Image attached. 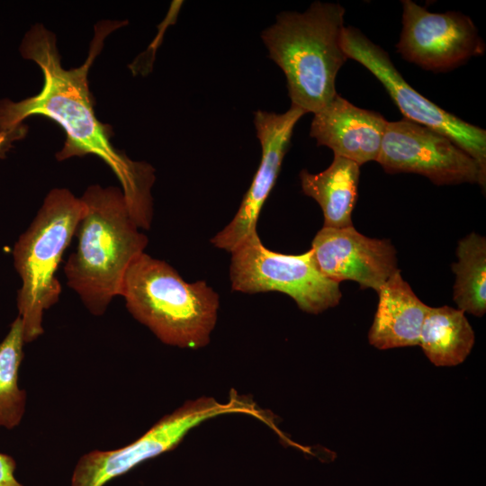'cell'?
I'll list each match as a JSON object with an SVG mask.
<instances>
[{
	"label": "cell",
	"instance_id": "6da1fadb",
	"mask_svg": "<svg viewBox=\"0 0 486 486\" xmlns=\"http://www.w3.org/2000/svg\"><path fill=\"white\" fill-rule=\"evenodd\" d=\"M122 23L106 21L96 25L86 61L71 69L61 65L54 33L42 24L32 26L20 50L23 58L40 66L43 86L38 94L30 98L17 103L8 99L0 102V132L21 127L22 122L32 115L55 121L67 136L63 148L56 155L58 160L88 154L104 160L122 184L132 219L140 229L148 230L153 215L150 190L155 181L154 168L148 163L130 160L112 146L111 127L95 116L87 81L89 69L105 37Z\"/></svg>",
	"mask_w": 486,
	"mask_h": 486
},
{
	"label": "cell",
	"instance_id": "7a4b0ae2",
	"mask_svg": "<svg viewBox=\"0 0 486 486\" xmlns=\"http://www.w3.org/2000/svg\"><path fill=\"white\" fill-rule=\"evenodd\" d=\"M80 199L83 214L75 234L77 245L64 272L68 285L86 309L101 316L121 295L127 269L144 253L148 240L140 232L120 189L94 184Z\"/></svg>",
	"mask_w": 486,
	"mask_h": 486
},
{
	"label": "cell",
	"instance_id": "3957f363",
	"mask_svg": "<svg viewBox=\"0 0 486 486\" xmlns=\"http://www.w3.org/2000/svg\"><path fill=\"white\" fill-rule=\"evenodd\" d=\"M345 9L316 1L302 12H282L261 33L269 58L283 70L292 106L315 113L338 93L336 77L348 59L341 39Z\"/></svg>",
	"mask_w": 486,
	"mask_h": 486
},
{
	"label": "cell",
	"instance_id": "277c9868",
	"mask_svg": "<svg viewBox=\"0 0 486 486\" xmlns=\"http://www.w3.org/2000/svg\"><path fill=\"white\" fill-rule=\"evenodd\" d=\"M121 296L163 343L196 349L210 342L220 301L205 281L187 283L166 262L144 252L127 269Z\"/></svg>",
	"mask_w": 486,
	"mask_h": 486
},
{
	"label": "cell",
	"instance_id": "5b68a950",
	"mask_svg": "<svg viewBox=\"0 0 486 486\" xmlns=\"http://www.w3.org/2000/svg\"><path fill=\"white\" fill-rule=\"evenodd\" d=\"M82 214L80 198L67 189H53L14 245V267L22 279L16 302L25 343L42 335L43 313L59 299L56 272Z\"/></svg>",
	"mask_w": 486,
	"mask_h": 486
},
{
	"label": "cell",
	"instance_id": "8992f818",
	"mask_svg": "<svg viewBox=\"0 0 486 486\" xmlns=\"http://www.w3.org/2000/svg\"><path fill=\"white\" fill-rule=\"evenodd\" d=\"M229 413H245L266 424L271 420L254 401L235 391H231L225 403L201 397L164 416L144 435L123 447L83 454L74 468L70 486H105L140 464L172 450L191 428L204 420Z\"/></svg>",
	"mask_w": 486,
	"mask_h": 486
},
{
	"label": "cell",
	"instance_id": "52a82bcc",
	"mask_svg": "<svg viewBox=\"0 0 486 486\" xmlns=\"http://www.w3.org/2000/svg\"><path fill=\"white\" fill-rule=\"evenodd\" d=\"M230 253L233 291L250 294L279 292L311 314H319L340 302L339 284L320 272L311 249L299 255L274 252L263 245L256 231Z\"/></svg>",
	"mask_w": 486,
	"mask_h": 486
},
{
	"label": "cell",
	"instance_id": "ba28073f",
	"mask_svg": "<svg viewBox=\"0 0 486 486\" xmlns=\"http://www.w3.org/2000/svg\"><path fill=\"white\" fill-rule=\"evenodd\" d=\"M341 44L348 58L363 65L382 84L404 119L449 138L486 168L485 130L445 111L413 89L395 68L389 54L360 30L345 27Z\"/></svg>",
	"mask_w": 486,
	"mask_h": 486
},
{
	"label": "cell",
	"instance_id": "9c48e42d",
	"mask_svg": "<svg viewBox=\"0 0 486 486\" xmlns=\"http://www.w3.org/2000/svg\"><path fill=\"white\" fill-rule=\"evenodd\" d=\"M376 162L387 173L419 174L437 185L485 187L486 168L449 138L406 119L388 122Z\"/></svg>",
	"mask_w": 486,
	"mask_h": 486
},
{
	"label": "cell",
	"instance_id": "30bf717a",
	"mask_svg": "<svg viewBox=\"0 0 486 486\" xmlns=\"http://www.w3.org/2000/svg\"><path fill=\"white\" fill-rule=\"evenodd\" d=\"M401 4L402 30L396 50L408 62L441 72L483 54L485 45L470 17L452 11L431 13L411 0Z\"/></svg>",
	"mask_w": 486,
	"mask_h": 486
},
{
	"label": "cell",
	"instance_id": "8fae6325",
	"mask_svg": "<svg viewBox=\"0 0 486 486\" xmlns=\"http://www.w3.org/2000/svg\"><path fill=\"white\" fill-rule=\"evenodd\" d=\"M304 114L302 109L292 105L283 113L255 112L254 124L261 144V161L235 216L211 239L217 248L231 252L256 232L260 211L276 182L293 129Z\"/></svg>",
	"mask_w": 486,
	"mask_h": 486
},
{
	"label": "cell",
	"instance_id": "7c38bea8",
	"mask_svg": "<svg viewBox=\"0 0 486 486\" xmlns=\"http://www.w3.org/2000/svg\"><path fill=\"white\" fill-rule=\"evenodd\" d=\"M310 249L319 269L328 279L338 284L355 281L362 289L376 292L398 270L396 250L390 240L366 237L354 226L322 227Z\"/></svg>",
	"mask_w": 486,
	"mask_h": 486
},
{
	"label": "cell",
	"instance_id": "4fadbf2b",
	"mask_svg": "<svg viewBox=\"0 0 486 486\" xmlns=\"http://www.w3.org/2000/svg\"><path fill=\"white\" fill-rule=\"evenodd\" d=\"M387 123L379 112L359 108L337 94L314 113L310 135L334 156L361 166L377 160Z\"/></svg>",
	"mask_w": 486,
	"mask_h": 486
},
{
	"label": "cell",
	"instance_id": "5bb4252c",
	"mask_svg": "<svg viewBox=\"0 0 486 486\" xmlns=\"http://www.w3.org/2000/svg\"><path fill=\"white\" fill-rule=\"evenodd\" d=\"M378 305L368 341L385 350L418 345L419 334L430 306L425 304L398 269L380 288Z\"/></svg>",
	"mask_w": 486,
	"mask_h": 486
},
{
	"label": "cell",
	"instance_id": "9a60e30c",
	"mask_svg": "<svg viewBox=\"0 0 486 486\" xmlns=\"http://www.w3.org/2000/svg\"><path fill=\"white\" fill-rule=\"evenodd\" d=\"M302 192L320 206L326 228L353 226L352 213L357 199L360 166L334 156L330 166L318 174L300 172Z\"/></svg>",
	"mask_w": 486,
	"mask_h": 486
},
{
	"label": "cell",
	"instance_id": "2e32d148",
	"mask_svg": "<svg viewBox=\"0 0 486 486\" xmlns=\"http://www.w3.org/2000/svg\"><path fill=\"white\" fill-rule=\"evenodd\" d=\"M474 331L464 312L450 306L430 307L422 324L418 346L436 366H455L471 353Z\"/></svg>",
	"mask_w": 486,
	"mask_h": 486
},
{
	"label": "cell",
	"instance_id": "e0dca14e",
	"mask_svg": "<svg viewBox=\"0 0 486 486\" xmlns=\"http://www.w3.org/2000/svg\"><path fill=\"white\" fill-rule=\"evenodd\" d=\"M453 299L464 313L482 317L486 312V239L472 232L458 242Z\"/></svg>",
	"mask_w": 486,
	"mask_h": 486
},
{
	"label": "cell",
	"instance_id": "ac0fdd59",
	"mask_svg": "<svg viewBox=\"0 0 486 486\" xmlns=\"http://www.w3.org/2000/svg\"><path fill=\"white\" fill-rule=\"evenodd\" d=\"M24 343L22 320L17 316L0 342V427L7 429L21 423L26 408V392L18 384Z\"/></svg>",
	"mask_w": 486,
	"mask_h": 486
},
{
	"label": "cell",
	"instance_id": "d6986e66",
	"mask_svg": "<svg viewBox=\"0 0 486 486\" xmlns=\"http://www.w3.org/2000/svg\"><path fill=\"white\" fill-rule=\"evenodd\" d=\"M16 462L9 454L0 453V486H24L15 477Z\"/></svg>",
	"mask_w": 486,
	"mask_h": 486
},
{
	"label": "cell",
	"instance_id": "ffe728a7",
	"mask_svg": "<svg viewBox=\"0 0 486 486\" xmlns=\"http://www.w3.org/2000/svg\"><path fill=\"white\" fill-rule=\"evenodd\" d=\"M24 132L23 125L10 131L0 132V157L8 149L10 143L14 140L22 137Z\"/></svg>",
	"mask_w": 486,
	"mask_h": 486
}]
</instances>
